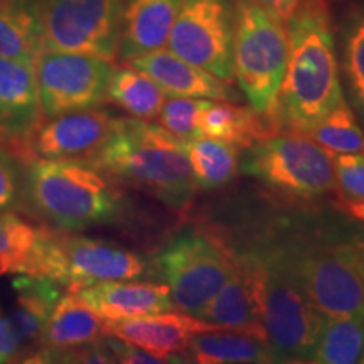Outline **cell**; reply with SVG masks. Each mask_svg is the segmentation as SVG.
I'll return each mask as SVG.
<instances>
[{
    "mask_svg": "<svg viewBox=\"0 0 364 364\" xmlns=\"http://www.w3.org/2000/svg\"><path fill=\"white\" fill-rule=\"evenodd\" d=\"M289 58L273 124L306 135L344 98L339 56L326 0H302L285 22Z\"/></svg>",
    "mask_w": 364,
    "mask_h": 364,
    "instance_id": "6da1fadb",
    "label": "cell"
},
{
    "mask_svg": "<svg viewBox=\"0 0 364 364\" xmlns=\"http://www.w3.org/2000/svg\"><path fill=\"white\" fill-rule=\"evenodd\" d=\"M236 263L253 289L275 361H311L322 316L299 279L287 241L255 245Z\"/></svg>",
    "mask_w": 364,
    "mask_h": 364,
    "instance_id": "7a4b0ae2",
    "label": "cell"
},
{
    "mask_svg": "<svg viewBox=\"0 0 364 364\" xmlns=\"http://www.w3.org/2000/svg\"><path fill=\"white\" fill-rule=\"evenodd\" d=\"M86 164L174 209L188 206L198 191L184 142L149 120L117 118L107 142Z\"/></svg>",
    "mask_w": 364,
    "mask_h": 364,
    "instance_id": "3957f363",
    "label": "cell"
},
{
    "mask_svg": "<svg viewBox=\"0 0 364 364\" xmlns=\"http://www.w3.org/2000/svg\"><path fill=\"white\" fill-rule=\"evenodd\" d=\"M21 193L34 215L63 233L110 225L125 209L120 189L83 161L29 162Z\"/></svg>",
    "mask_w": 364,
    "mask_h": 364,
    "instance_id": "277c9868",
    "label": "cell"
},
{
    "mask_svg": "<svg viewBox=\"0 0 364 364\" xmlns=\"http://www.w3.org/2000/svg\"><path fill=\"white\" fill-rule=\"evenodd\" d=\"M287 58L285 22L255 0H235L233 75L250 107L268 118L284 81Z\"/></svg>",
    "mask_w": 364,
    "mask_h": 364,
    "instance_id": "5b68a950",
    "label": "cell"
},
{
    "mask_svg": "<svg viewBox=\"0 0 364 364\" xmlns=\"http://www.w3.org/2000/svg\"><path fill=\"white\" fill-rule=\"evenodd\" d=\"M304 289L322 317L364 314V243L287 241Z\"/></svg>",
    "mask_w": 364,
    "mask_h": 364,
    "instance_id": "8992f818",
    "label": "cell"
},
{
    "mask_svg": "<svg viewBox=\"0 0 364 364\" xmlns=\"http://www.w3.org/2000/svg\"><path fill=\"white\" fill-rule=\"evenodd\" d=\"M240 171L268 188L299 199H314L336 189L332 154L306 135H267L245 149Z\"/></svg>",
    "mask_w": 364,
    "mask_h": 364,
    "instance_id": "52a82bcc",
    "label": "cell"
},
{
    "mask_svg": "<svg viewBox=\"0 0 364 364\" xmlns=\"http://www.w3.org/2000/svg\"><path fill=\"white\" fill-rule=\"evenodd\" d=\"M156 273V265L142 255L107 240L49 231L41 252L36 277H48L78 292L103 280H139Z\"/></svg>",
    "mask_w": 364,
    "mask_h": 364,
    "instance_id": "ba28073f",
    "label": "cell"
},
{
    "mask_svg": "<svg viewBox=\"0 0 364 364\" xmlns=\"http://www.w3.org/2000/svg\"><path fill=\"white\" fill-rule=\"evenodd\" d=\"M124 0H36L43 49L118 56Z\"/></svg>",
    "mask_w": 364,
    "mask_h": 364,
    "instance_id": "9c48e42d",
    "label": "cell"
},
{
    "mask_svg": "<svg viewBox=\"0 0 364 364\" xmlns=\"http://www.w3.org/2000/svg\"><path fill=\"white\" fill-rule=\"evenodd\" d=\"M179 311L198 316L235 270V258L208 236L182 233L154 262Z\"/></svg>",
    "mask_w": 364,
    "mask_h": 364,
    "instance_id": "30bf717a",
    "label": "cell"
},
{
    "mask_svg": "<svg viewBox=\"0 0 364 364\" xmlns=\"http://www.w3.org/2000/svg\"><path fill=\"white\" fill-rule=\"evenodd\" d=\"M235 0H182L167 49L233 83Z\"/></svg>",
    "mask_w": 364,
    "mask_h": 364,
    "instance_id": "8fae6325",
    "label": "cell"
},
{
    "mask_svg": "<svg viewBox=\"0 0 364 364\" xmlns=\"http://www.w3.org/2000/svg\"><path fill=\"white\" fill-rule=\"evenodd\" d=\"M112 70L103 58L43 49L34 61L43 117L98 108L107 102Z\"/></svg>",
    "mask_w": 364,
    "mask_h": 364,
    "instance_id": "7c38bea8",
    "label": "cell"
},
{
    "mask_svg": "<svg viewBox=\"0 0 364 364\" xmlns=\"http://www.w3.org/2000/svg\"><path fill=\"white\" fill-rule=\"evenodd\" d=\"M12 289L14 307L0 309V363H27L38 351L44 326L61 292L56 282L36 275H17Z\"/></svg>",
    "mask_w": 364,
    "mask_h": 364,
    "instance_id": "4fadbf2b",
    "label": "cell"
},
{
    "mask_svg": "<svg viewBox=\"0 0 364 364\" xmlns=\"http://www.w3.org/2000/svg\"><path fill=\"white\" fill-rule=\"evenodd\" d=\"M34 65L0 56V140L16 159L36 161L31 136L41 124Z\"/></svg>",
    "mask_w": 364,
    "mask_h": 364,
    "instance_id": "5bb4252c",
    "label": "cell"
},
{
    "mask_svg": "<svg viewBox=\"0 0 364 364\" xmlns=\"http://www.w3.org/2000/svg\"><path fill=\"white\" fill-rule=\"evenodd\" d=\"M117 118L98 108L63 113L41 122L31 136L34 157L53 161H86L102 149Z\"/></svg>",
    "mask_w": 364,
    "mask_h": 364,
    "instance_id": "9a60e30c",
    "label": "cell"
},
{
    "mask_svg": "<svg viewBox=\"0 0 364 364\" xmlns=\"http://www.w3.org/2000/svg\"><path fill=\"white\" fill-rule=\"evenodd\" d=\"M218 329L220 327L211 322L182 311L150 314L125 321H107L108 334L139 346L164 363H172L176 354L184 353L194 336Z\"/></svg>",
    "mask_w": 364,
    "mask_h": 364,
    "instance_id": "2e32d148",
    "label": "cell"
},
{
    "mask_svg": "<svg viewBox=\"0 0 364 364\" xmlns=\"http://www.w3.org/2000/svg\"><path fill=\"white\" fill-rule=\"evenodd\" d=\"M127 63L156 81L169 98H208L233 103H238L240 100L231 83L186 61L169 49H157L132 58Z\"/></svg>",
    "mask_w": 364,
    "mask_h": 364,
    "instance_id": "e0dca14e",
    "label": "cell"
},
{
    "mask_svg": "<svg viewBox=\"0 0 364 364\" xmlns=\"http://www.w3.org/2000/svg\"><path fill=\"white\" fill-rule=\"evenodd\" d=\"M81 299L105 321H125L174 309L169 287L157 282L103 280L80 289Z\"/></svg>",
    "mask_w": 364,
    "mask_h": 364,
    "instance_id": "ac0fdd59",
    "label": "cell"
},
{
    "mask_svg": "<svg viewBox=\"0 0 364 364\" xmlns=\"http://www.w3.org/2000/svg\"><path fill=\"white\" fill-rule=\"evenodd\" d=\"M182 0H127L122 12L118 56L122 61L167 46Z\"/></svg>",
    "mask_w": 364,
    "mask_h": 364,
    "instance_id": "d6986e66",
    "label": "cell"
},
{
    "mask_svg": "<svg viewBox=\"0 0 364 364\" xmlns=\"http://www.w3.org/2000/svg\"><path fill=\"white\" fill-rule=\"evenodd\" d=\"M196 317L211 322L223 331L253 336L268 344L265 326H263L253 289L238 263L228 277L225 285Z\"/></svg>",
    "mask_w": 364,
    "mask_h": 364,
    "instance_id": "ffe728a7",
    "label": "cell"
},
{
    "mask_svg": "<svg viewBox=\"0 0 364 364\" xmlns=\"http://www.w3.org/2000/svg\"><path fill=\"white\" fill-rule=\"evenodd\" d=\"M108 336L107 321L91 309L76 292L58 299L54 304L38 349L63 351L95 343Z\"/></svg>",
    "mask_w": 364,
    "mask_h": 364,
    "instance_id": "44dd1931",
    "label": "cell"
},
{
    "mask_svg": "<svg viewBox=\"0 0 364 364\" xmlns=\"http://www.w3.org/2000/svg\"><path fill=\"white\" fill-rule=\"evenodd\" d=\"M201 135L221 140L238 149H247L277 130L272 118L252 107L233 102H213L199 118Z\"/></svg>",
    "mask_w": 364,
    "mask_h": 364,
    "instance_id": "7402d4cb",
    "label": "cell"
},
{
    "mask_svg": "<svg viewBox=\"0 0 364 364\" xmlns=\"http://www.w3.org/2000/svg\"><path fill=\"white\" fill-rule=\"evenodd\" d=\"M51 228L33 225L14 211H0V277L36 275Z\"/></svg>",
    "mask_w": 364,
    "mask_h": 364,
    "instance_id": "603a6c76",
    "label": "cell"
},
{
    "mask_svg": "<svg viewBox=\"0 0 364 364\" xmlns=\"http://www.w3.org/2000/svg\"><path fill=\"white\" fill-rule=\"evenodd\" d=\"M191 363L265 364L277 363L265 341L231 331H208L194 336L186 349Z\"/></svg>",
    "mask_w": 364,
    "mask_h": 364,
    "instance_id": "cb8c5ba5",
    "label": "cell"
},
{
    "mask_svg": "<svg viewBox=\"0 0 364 364\" xmlns=\"http://www.w3.org/2000/svg\"><path fill=\"white\" fill-rule=\"evenodd\" d=\"M339 70L346 100L364 130V6L346 12L339 26Z\"/></svg>",
    "mask_w": 364,
    "mask_h": 364,
    "instance_id": "d4e9b609",
    "label": "cell"
},
{
    "mask_svg": "<svg viewBox=\"0 0 364 364\" xmlns=\"http://www.w3.org/2000/svg\"><path fill=\"white\" fill-rule=\"evenodd\" d=\"M184 149L198 189L225 188L238 174L240 149L235 145L201 135L186 140Z\"/></svg>",
    "mask_w": 364,
    "mask_h": 364,
    "instance_id": "484cf974",
    "label": "cell"
},
{
    "mask_svg": "<svg viewBox=\"0 0 364 364\" xmlns=\"http://www.w3.org/2000/svg\"><path fill=\"white\" fill-rule=\"evenodd\" d=\"M167 95L156 81L135 66L113 68L108 80L107 100L120 107L132 118L152 120L161 113Z\"/></svg>",
    "mask_w": 364,
    "mask_h": 364,
    "instance_id": "4316f807",
    "label": "cell"
},
{
    "mask_svg": "<svg viewBox=\"0 0 364 364\" xmlns=\"http://www.w3.org/2000/svg\"><path fill=\"white\" fill-rule=\"evenodd\" d=\"M364 351V314L322 317L311 361L316 364H353Z\"/></svg>",
    "mask_w": 364,
    "mask_h": 364,
    "instance_id": "83f0119b",
    "label": "cell"
},
{
    "mask_svg": "<svg viewBox=\"0 0 364 364\" xmlns=\"http://www.w3.org/2000/svg\"><path fill=\"white\" fill-rule=\"evenodd\" d=\"M306 136L331 154L364 152V130L346 97Z\"/></svg>",
    "mask_w": 364,
    "mask_h": 364,
    "instance_id": "f1b7e54d",
    "label": "cell"
},
{
    "mask_svg": "<svg viewBox=\"0 0 364 364\" xmlns=\"http://www.w3.org/2000/svg\"><path fill=\"white\" fill-rule=\"evenodd\" d=\"M43 51L36 9L27 12H0V56L34 65Z\"/></svg>",
    "mask_w": 364,
    "mask_h": 364,
    "instance_id": "f546056e",
    "label": "cell"
},
{
    "mask_svg": "<svg viewBox=\"0 0 364 364\" xmlns=\"http://www.w3.org/2000/svg\"><path fill=\"white\" fill-rule=\"evenodd\" d=\"M215 100L208 98H181L174 97L166 100L161 113H159V124L164 129L169 130L181 140H193L196 136H201L199 130V118L203 112Z\"/></svg>",
    "mask_w": 364,
    "mask_h": 364,
    "instance_id": "4dcf8cb0",
    "label": "cell"
},
{
    "mask_svg": "<svg viewBox=\"0 0 364 364\" xmlns=\"http://www.w3.org/2000/svg\"><path fill=\"white\" fill-rule=\"evenodd\" d=\"M336 188L341 201H364V156L363 154H332Z\"/></svg>",
    "mask_w": 364,
    "mask_h": 364,
    "instance_id": "1f68e13d",
    "label": "cell"
},
{
    "mask_svg": "<svg viewBox=\"0 0 364 364\" xmlns=\"http://www.w3.org/2000/svg\"><path fill=\"white\" fill-rule=\"evenodd\" d=\"M22 191V177L16 156L0 145V211L16 203Z\"/></svg>",
    "mask_w": 364,
    "mask_h": 364,
    "instance_id": "d6a6232c",
    "label": "cell"
},
{
    "mask_svg": "<svg viewBox=\"0 0 364 364\" xmlns=\"http://www.w3.org/2000/svg\"><path fill=\"white\" fill-rule=\"evenodd\" d=\"M107 343L110 346L115 363H125V364H162V359H159L147 351H144L139 346L127 343L115 338V336H107Z\"/></svg>",
    "mask_w": 364,
    "mask_h": 364,
    "instance_id": "836d02e7",
    "label": "cell"
},
{
    "mask_svg": "<svg viewBox=\"0 0 364 364\" xmlns=\"http://www.w3.org/2000/svg\"><path fill=\"white\" fill-rule=\"evenodd\" d=\"M257 4H260L262 7H265L268 12H272L273 16L279 17L280 21L287 22L292 17V14L297 11L302 0H255Z\"/></svg>",
    "mask_w": 364,
    "mask_h": 364,
    "instance_id": "e575fe53",
    "label": "cell"
},
{
    "mask_svg": "<svg viewBox=\"0 0 364 364\" xmlns=\"http://www.w3.org/2000/svg\"><path fill=\"white\" fill-rule=\"evenodd\" d=\"M36 0H0V12L34 11Z\"/></svg>",
    "mask_w": 364,
    "mask_h": 364,
    "instance_id": "d590c367",
    "label": "cell"
},
{
    "mask_svg": "<svg viewBox=\"0 0 364 364\" xmlns=\"http://www.w3.org/2000/svg\"><path fill=\"white\" fill-rule=\"evenodd\" d=\"M339 209H343V213H346L348 216H351L354 221H359L364 225V201L363 203L341 201Z\"/></svg>",
    "mask_w": 364,
    "mask_h": 364,
    "instance_id": "8d00e7d4",
    "label": "cell"
},
{
    "mask_svg": "<svg viewBox=\"0 0 364 364\" xmlns=\"http://www.w3.org/2000/svg\"><path fill=\"white\" fill-rule=\"evenodd\" d=\"M363 284H364V255H363Z\"/></svg>",
    "mask_w": 364,
    "mask_h": 364,
    "instance_id": "74e56055",
    "label": "cell"
},
{
    "mask_svg": "<svg viewBox=\"0 0 364 364\" xmlns=\"http://www.w3.org/2000/svg\"><path fill=\"white\" fill-rule=\"evenodd\" d=\"M359 363H364V351H363V356H361V361H359Z\"/></svg>",
    "mask_w": 364,
    "mask_h": 364,
    "instance_id": "f35d334b",
    "label": "cell"
},
{
    "mask_svg": "<svg viewBox=\"0 0 364 364\" xmlns=\"http://www.w3.org/2000/svg\"><path fill=\"white\" fill-rule=\"evenodd\" d=\"M363 156H364V152H363Z\"/></svg>",
    "mask_w": 364,
    "mask_h": 364,
    "instance_id": "ab89813d",
    "label": "cell"
}]
</instances>
